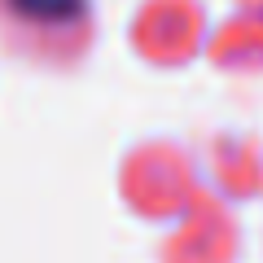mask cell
<instances>
[{"mask_svg":"<svg viewBox=\"0 0 263 263\" xmlns=\"http://www.w3.org/2000/svg\"><path fill=\"white\" fill-rule=\"evenodd\" d=\"M0 18H13L27 35H84L88 0H0Z\"/></svg>","mask_w":263,"mask_h":263,"instance_id":"cell-1","label":"cell"}]
</instances>
